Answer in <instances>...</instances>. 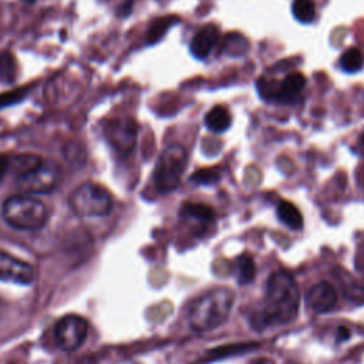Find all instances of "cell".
<instances>
[{"label":"cell","instance_id":"19","mask_svg":"<svg viewBox=\"0 0 364 364\" xmlns=\"http://www.w3.org/2000/svg\"><path fill=\"white\" fill-rule=\"evenodd\" d=\"M236 272H237V282L240 284L250 283L256 273V266H255V262L252 260V257L245 256V255L240 256L236 260Z\"/></svg>","mask_w":364,"mask_h":364},{"label":"cell","instance_id":"27","mask_svg":"<svg viewBox=\"0 0 364 364\" xmlns=\"http://www.w3.org/2000/svg\"><path fill=\"white\" fill-rule=\"evenodd\" d=\"M338 336H340V340L348 338V330L346 327H340L338 328Z\"/></svg>","mask_w":364,"mask_h":364},{"label":"cell","instance_id":"28","mask_svg":"<svg viewBox=\"0 0 364 364\" xmlns=\"http://www.w3.org/2000/svg\"><path fill=\"white\" fill-rule=\"evenodd\" d=\"M23 1H24V3H28V4H31V3H34L36 0H23Z\"/></svg>","mask_w":364,"mask_h":364},{"label":"cell","instance_id":"16","mask_svg":"<svg viewBox=\"0 0 364 364\" xmlns=\"http://www.w3.org/2000/svg\"><path fill=\"white\" fill-rule=\"evenodd\" d=\"M340 65L347 73H357L364 67V51L353 47L343 53L340 58Z\"/></svg>","mask_w":364,"mask_h":364},{"label":"cell","instance_id":"20","mask_svg":"<svg viewBox=\"0 0 364 364\" xmlns=\"http://www.w3.org/2000/svg\"><path fill=\"white\" fill-rule=\"evenodd\" d=\"M175 21H178L176 17H162L155 20L148 30V43H156L161 40L166 30L175 24Z\"/></svg>","mask_w":364,"mask_h":364},{"label":"cell","instance_id":"13","mask_svg":"<svg viewBox=\"0 0 364 364\" xmlns=\"http://www.w3.org/2000/svg\"><path fill=\"white\" fill-rule=\"evenodd\" d=\"M232 117L226 107L215 105L205 115V125L213 132H223L230 127Z\"/></svg>","mask_w":364,"mask_h":364},{"label":"cell","instance_id":"17","mask_svg":"<svg viewBox=\"0 0 364 364\" xmlns=\"http://www.w3.org/2000/svg\"><path fill=\"white\" fill-rule=\"evenodd\" d=\"M43 159L37 155L33 154H23V155H16L10 158V168L17 173V176L27 173L28 171L34 169Z\"/></svg>","mask_w":364,"mask_h":364},{"label":"cell","instance_id":"22","mask_svg":"<svg viewBox=\"0 0 364 364\" xmlns=\"http://www.w3.org/2000/svg\"><path fill=\"white\" fill-rule=\"evenodd\" d=\"M340 282H341V284H343L344 293H346L350 299L355 300L357 303H358V301H360V303H364V289H363L361 286H357V284L351 280V277L348 276V273H347V274L344 273V277H340Z\"/></svg>","mask_w":364,"mask_h":364},{"label":"cell","instance_id":"21","mask_svg":"<svg viewBox=\"0 0 364 364\" xmlns=\"http://www.w3.org/2000/svg\"><path fill=\"white\" fill-rule=\"evenodd\" d=\"M191 181L198 185H216L220 181V173L216 169L203 168L191 175Z\"/></svg>","mask_w":364,"mask_h":364},{"label":"cell","instance_id":"14","mask_svg":"<svg viewBox=\"0 0 364 364\" xmlns=\"http://www.w3.org/2000/svg\"><path fill=\"white\" fill-rule=\"evenodd\" d=\"M277 218L282 220V223H284L287 228L293 230H300L303 228V216L300 210L287 200L279 202Z\"/></svg>","mask_w":364,"mask_h":364},{"label":"cell","instance_id":"15","mask_svg":"<svg viewBox=\"0 0 364 364\" xmlns=\"http://www.w3.org/2000/svg\"><path fill=\"white\" fill-rule=\"evenodd\" d=\"M181 216L186 220H198L200 223H209L215 218V212L212 208L202 203L188 202L181 208Z\"/></svg>","mask_w":364,"mask_h":364},{"label":"cell","instance_id":"6","mask_svg":"<svg viewBox=\"0 0 364 364\" xmlns=\"http://www.w3.org/2000/svg\"><path fill=\"white\" fill-rule=\"evenodd\" d=\"M60 169L55 164L41 161L34 169L17 176L18 186L27 193H47L60 183Z\"/></svg>","mask_w":364,"mask_h":364},{"label":"cell","instance_id":"23","mask_svg":"<svg viewBox=\"0 0 364 364\" xmlns=\"http://www.w3.org/2000/svg\"><path fill=\"white\" fill-rule=\"evenodd\" d=\"M14 74H16L14 57L9 51L0 53V77L10 81L11 78H14Z\"/></svg>","mask_w":364,"mask_h":364},{"label":"cell","instance_id":"7","mask_svg":"<svg viewBox=\"0 0 364 364\" xmlns=\"http://www.w3.org/2000/svg\"><path fill=\"white\" fill-rule=\"evenodd\" d=\"M55 340L65 351H74L84 343L88 333V323L78 314H67L55 324Z\"/></svg>","mask_w":364,"mask_h":364},{"label":"cell","instance_id":"30","mask_svg":"<svg viewBox=\"0 0 364 364\" xmlns=\"http://www.w3.org/2000/svg\"><path fill=\"white\" fill-rule=\"evenodd\" d=\"M361 139H363V142H364V134H363V138H361Z\"/></svg>","mask_w":364,"mask_h":364},{"label":"cell","instance_id":"2","mask_svg":"<svg viewBox=\"0 0 364 364\" xmlns=\"http://www.w3.org/2000/svg\"><path fill=\"white\" fill-rule=\"evenodd\" d=\"M235 293L228 287H216L200 294L188 310V321L193 331L205 333L222 326L233 307Z\"/></svg>","mask_w":364,"mask_h":364},{"label":"cell","instance_id":"12","mask_svg":"<svg viewBox=\"0 0 364 364\" xmlns=\"http://www.w3.org/2000/svg\"><path fill=\"white\" fill-rule=\"evenodd\" d=\"M219 28L213 24L202 27L191 41V53L196 58H205L219 41Z\"/></svg>","mask_w":364,"mask_h":364},{"label":"cell","instance_id":"9","mask_svg":"<svg viewBox=\"0 0 364 364\" xmlns=\"http://www.w3.org/2000/svg\"><path fill=\"white\" fill-rule=\"evenodd\" d=\"M0 280L30 284L34 280V269L30 263L0 250Z\"/></svg>","mask_w":364,"mask_h":364},{"label":"cell","instance_id":"8","mask_svg":"<svg viewBox=\"0 0 364 364\" xmlns=\"http://www.w3.org/2000/svg\"><path fill=\"white\" fill-rule=\"evenodd\" d=\"M108 142L119 152H129L136 142V124L129 118H115L105 125Z\"/></svg>","mask_w":364,"mask_h":364},{"label":"cell","instance_id":"5","mask_svg":"<svg viewBox=\"0 0 364 364\" xmlns=\"http://www.w3.org/2000/svg\"><path fill=\"white\" fill-rule=\"evenodd\" d=\"M70 206L80 216H104L112 208L109 192L94 182L81 183L74 189L70 199Z\"/></svg>","mask_w":364,"mask_h":364},{"label":"cell","instance_id":"10","mask_svg":"<svg viewBox=\"0 0 364 364\" xmlns=\"http://www.w3.org/2000/svg\"><path fill=\"white\" fill-rule=\"evenodd\" d=\"M306 85V78L300 73H291L282 80L274 88L260 90L266 100H276L280 102H294Z\"/></svg>","mask_w":364,"mask_h":364},{"label":"cell","instance_id":"11","mask_svg":"<svg viewBox=\"0 0 364 364\" xmlns=\"http://www.w3.org/2000/svg\"><path fill=\"white\" fill-rule=\"evenodd\" d=\"M306 304L316 313H327L333 310L337 304L336 289L327 282L314 284L306 294Z\"/></svg>","mask_w":364,"mask_h":364},{"label":"cell","instance_id":"3","mask_svg":"<svg viewBox=\"0 0 364 364\" xmlns=\"http://www.w3.org/2000/svg\"><path fill=\"white\" fill-rule=\"evenodd\" d=\"M3 219L18 230H37L46 225L47 209L44 203L30 195H13L3 202Z\"/></svg>","mask_w":364,"mask_h":364},{"label":"cell","instance_id":"25","mask_svg":"<svg viewBox=\"0 0 364 364\" xmlns=\"http://www.w3.org/2000/svg\"><path fill=\"white\" fill-rule=\"evenodd\" d=\"M9 169H10V158L0 154V181L4 178Z\"/></svg>","mask_w":364,"mask_h":364},{"label":"cell","instance_id":"4","mask_svg":"<svg viewBox=\"0 0 364 364\" xmlns=\"http://www.w3.org/2000/svg\"><path fill=\"white\" fill-rule=\"evenodd\" d=\"M186 159V151L181 145H169L164 149L154 171V183L158 192L168 193L179 186Z\"/></svg>","mask_w":364,"mask_h":364},{"label":"cell","instance_id":"18","mask_svg":"<svg viewBox=\"0 0 364 364\" xmlns=\"http://www.w3.org/2000/svg\"><path fill=\"white\" fill-rule=\"evenodd\" d=\"M291 11L293 16L301 23H310L316 17V7L313 0H294Z\"/></svg>","mask_w":364,"mask_h":364},{"label":"cell","instance_id":"26","mask_svg":"<svg viewBox=\"0 0 364 364\" xmlns=\"http://www.w3.org/2000/svg\"><path fill=\"white\" fill-rule=\"evenodd\" d=\"M131 7H132V1H127V6H125V3L118 9V11H119V14H128L129 13V10H131Z\"/></svg>","mask_w":364,"mask_h":364},{"label":"cell","instance_id":"29","mask_svg":"<svg viewBox=\"0 0 364 364\" xmlns=\"http://www.w3.org/2000/svg\"><path fill=\"white\" fill-rule=\"evenodd\" d=\"M361 270L364 272V259H363V262H361Z\"/></svg>","mask_w":364,"mask_h":364},{"label":"cell","instance_id":"24","mask_svg":"<svg viewBox=\"0 0 364 364\" xmlns=\"http://www.w3.org/2000/svg\"><path fill=\"white\" fill-rule=\"evenodd\" d=\"M27 92H28V88H17V90L9 91V92L0 94V108L13 105V104L21 101L27 95Z\"/></svg>","mask_w":364,"mask_h":364},{"label":"cell","instance_id":"1","mask_svg":"<svg viewBox=\"0 0 364 364\" xmlns=\"http://www.w3.org/2000/svg\"><path fill=\"white\" fill-rule=\"evenodd\" d=\"M300 306V290L294 279L286 272H274L266 284L264 300L257 317L263 326H283L291 323Z\"/></svg>","mask_w":364,"mask_h":364}]
</instances>
